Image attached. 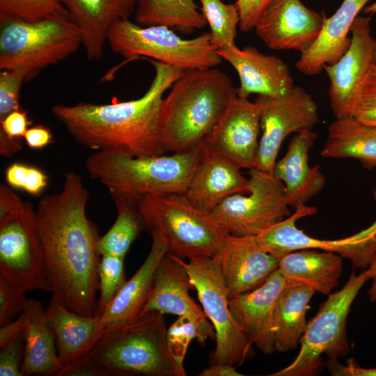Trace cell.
<instances>
[{
	"label": "cell",
	"mask_w": 376,
	"mask_h": 376,
	"mask_svg": "<svg viewBox=\"0 0 376 376\" xmlns=\"http://www.w3.org/2000/svg\"><path fill=\"white\" fill-rule=\"evenodd\" d=\"M89 194L77 173H65L59 192L36 209L52 299L77 313L95 315L100 253L98 228L86 215Z\"/></svg>",
	"instance_id": "cell-1"
},
{
	"label": "cell",
	"mask_w": 376,
	"mask_h": 376,
	"mask_svg": "<svg viewBox=\"0 0 376 376\" xmlns=\"http://www.w3.org/2000/svg\"><path fill=\"white\" fill-rule=\"evenodd\" d=\"M155 75L141 97L109 104H58L52 111L80 144L97 151L117 150L134 156L165 154L158 132L163 95L185 70L148 58Z\"/></svg>",
	"instance_id": "cell-2"
},
{
	"label": "cell",
	"mask_w": 376,
	"mask_h": 376,
	"mask_svg": "<svg viewBox=\"0 0 376 376\" xmlns=\"http://www.w3.org/2000/svg\"><path fill=\"white\" fill-rule=\"evenodd\" d=\"M164 314L151 311L104 330L91 350L58 376H185L168 348Z\"/></svg>",
	"instance_id": "cell-3"
},
{
	"label": "cell",
	"mask_w": 376,
	"mask_h": 376,
	"mask_svg": "<svg viewBox=\"0 0 376 376\" xmlns=\"http://www.w3.org/2000/svg\"><path fill=\"white\" fill-rule=\"evenodd\" d=\"M236 96L231 79L219 69L185 70L159 109L158 132L165 151L202 144Z\"/></svg>",
	"instance_id": "cell-4"
},
{
	"label": "cell",
	"mask_w": 376,
	"mask_h": 376,
	"mask_svg": "<svg viewBox=\"0 0 376 376\" xmlns=\"http://www.w3.org/2000/svg\"><path fill=\"white\" fill-rule=\"evenodd\" d=\"M205 151L204 142L184 151L134 156L111 150L89 156L85 167L100 181L113 201L137 202L147 194H185Z\"/></svg>",
	"instance_id": "cell-5"
},
{
	"label": "cell",
	"mask_w": 376,
	"mask_h": 376,
	"mask_svg": "<svg viewBox=\"0 0 376 376\" xmlns=\"http://www.w3.org/2000/svg\"><path fill=\"white\" fill-rule=\"evenodd\" d=\"M82 42L69 14L36 22L0 16V70L24 69L29 81L75 53Z\"/></svg>",
	"instance_id": "cell-6"
},
{
	"label": "cell",
	"mask_w": 376,
	"mask_h": 376,
	"mask_svg": "<svg viewBox=\"0 0 376 376\" xmlns=\"http://www.w3.org/2000/svg\"><path fill=\"white\" fill-rule=\"evenodd\" d=\"M137 205L146 228L159 233L169 252L182 259L216 256L229 235L210 213L196 208L184 194H147Z\"/></svg>",
	"instance_id": "cell-7"
},
{
	"label": "cell",
	"mask_w": 376,
	"mask_h": 376,
	"mask_svg": "<svg viewBox=\"0 0 376 376\" xmlns=\"http://www.w3.org/2000/svg\"><path fill=\"white\" fill-rule=\"evenodd\" d=\"M376 272V263L356 275L352 272L343 287L328 295L306 324L300 338L301 349L287 367L271 376H313L323 365L321 355L329 359L346 356L350 351L346 322L352 304L364 283Z\"/></svg>",
	"instance_id": "cell-8"
},
{
	"label": "cell",
	"mask_w": 376,
	"mask_h": 376,
	"mask_svg": "<svg viewBox=\"0 0 376 376\" xmlns=\"http://www.w3.org/2000/svg\"><path fill=\"white\" fill-rule=\"evenodd\" d=\"M107 43L114 53L130 61L146 56L183 70L213 68L223 60L210 33L183 39L166 26H141L129 19L111 29Z\"/></svg>",
	"instance_id": "cell-9"
},
{
	"label": "cell",
	"mask_w": 376,
	"mask_h": 376,
	"mask_svg": "<svg viewBox=\"0 0 376 376\" xmlns=\"http://www.w3.org/2000/svg\"><path fill=\"white\" fill-rule=\"evenodd\" d=\"M176 257L185 268L214 328L216 347L210 355V365L240 366L251 359L255 354L253 343L231 315L229 297L217 258L200 256L186 263Z\"/></svg>",
	"instance_id": "cell-10"
},
{
	"label": "cell",
	"mask_w": 376,
	"mask_h": 376,
	"mask_svg": "<svg viewBox=\"0 0 376 376\" xmlns=\"http://www.w3.org/2000/svg\"><path fill=\"white\" fill-rule=\"evenodd\" d=\"M0 278L26 292H51L36 210L18 201L0 215Z\"/></svg>",
	"instance_id": "cell-11"
},
{
	"label": "cell",
	"mask_w": 376,
	"mask_h": 376,
	"mask_svg": "<svg viewBox=\"0 0 376 376\" xmlns=\"http://www.w3.org/2000/svg\"><path fill=\"white\" fill-rule=\"evenodd\" d=\"M249 176L247 194L226 198L210 212L233 235L256 237L292 214L284 185L272 173L253 168Z\"/></svg>",
	"instance_id": "cell-12"
},
{
	"label": "cell",
	"mask_w": 376,
	"mask_h": 376,
	"mask_svg": "<svg viewBox=\"0 0 376 376\" xmlns=\"http://www.w3.org/2000/svg\"><path fill=\"white\" fill-rule=\"evenodd\" d=\"M317 212L314 206L297 207L295 213L256 236L258 242L278 259L296 250L315 249L336 253L349 260L356 268L368 269L376 258V220L347 237L321 240L308 235L296 226L297 220Z\"/></svg>",
	"instance_id": "cell-13"
},
{
	"label": "cell",
	"mask_w": 376,
	"mask_h": 376,
	"mask_svg": "<svg viewBox=\"0 0 376 376\" xmlns=\"http://www.w3.org/2000/svg\"><path fill=\"white\" fill-rule=\"evenodd\" d=\"M261 136L255 168L272 173L283 140L291 133L313 130L319 123L318 108L313 97L295 86L279 96L258 95Z\"/></svg>",
	"instance_id": "cell-14"
},
{
	"label": "cell",
	"mask_w": 376,
	"mask_h": 376,
	"mask_svg": "<svg viewBox=\"0 0 376 376\" xmlns=\"http://www.w3.org/2000/svg\"><path fill=\"white\" fill-rule=\"evenodd\" d=\"M370 16H358L350 29V45L334 64H326L330 86L329 97L336 118L352 116L361 86L374 61L375 40L370 33Z\"/></svg>",
	"instance_id": "cell-15"
},
{
	"label": "cell",
	"mask_w": 376,
	"mask_h": 376,
	"mask_svg": "<svg viewBox=\"0 0 376 376\" xmlns=\"http://www.w3.org/2000/svg\"><path fill=\"white\" fill-rule=\"evenodd\" d=\"M325 17L300 0H272L254 29L268 48L302 54L318 38Z\"/></svg>",
	"instance_id": "cell-16"
},
{
	"label": "cell",
	"mask_w": 376,
	"mask_h": 376,
	"mask_svg": "<svg viewBox=\"0 0 376 376\" xmlns=\"http://www.w3.org/2000/svg\"><path fill=\"white\" fill-rule=\"evenodd\" d=\"M260 132L259 105L236 96L204 143L241 169L250 170L256 166Z\"/></svg>",
	"instance_id": "cell-17"
},
{
	"label": "cell",
	"mask_w": 376,
	"mask_h": 376,
	"mask_svg": "<svg viewBox=\"0 0 376 376\" xmlns=\"http://www.w3.org/2000/svg\"><path fill=\"white\" fill-rule=\"evenodd\" d=\"M214 258L229 298L257 288L279 268V259L265 251L256 236L229 234Z\"/></svg>",
	"instance_id": "cell-18"
},
{
	"label": "cell",
	"mask_w": 376,
	"mask_h": 376,
	"mask_svg": "<svg viewBox=\"0 0 376 376\" xmlns=\"http://www.w3.org/2000/svg\"><path fill=\"white\" fill-rule=\"evenodd\" d=\"M287 284L278 268L257 288L229 298V308L234 320L253 345L265 354L275 352L274 308Z\"/></svg>",
	"instance_id": "cell-19"
},
{
	"label": "cell",
	"mask_w": 376,
	"mask_h": 376,
	"mask_svg": "<svg viewBox=\"0 0 376 376\" xmlns=\"http://www.w3.org/2000/svg\"><path fill=\"white\" fill-rule=\"evenodd\" d=\"M217 53L234 68L239 76V97L247 98L251 94L279 96L295 86L288 65L279 57L264 54L251 46L220 49Z\"/></svg>",
	"instance_id": "cell-20"
},
{
	"label": "cell",
	"mask_w": 376,
	"mask_h": 376,
	"mask_svg": "<svg viewBox=\"0 0 376 376\" xmlns=\"http://www.w3.org/2000/svg\"><path fill=\"white\" fill-rule=\"evenodd\" d=\"M139 0H60L79 29L88 61H99L111 29L129 19Z\"/></svg>",
	"instance_id": "cell-21"
},
{
	"label": "cell",
	"mask_w": 376,
	"mask_h": 376,
	"mask_svg": "<svg viewBox=\"0 0 376 376\" xmlns=\"http://www.w3.org/2000/svg\"><path fill=\"white\" fill-rule=\"evenodd\" d=\"M205 147L202 162L184 195L196 208L210 213L226 198L247 194L249 181L236 164Z\"/></svg>",
	"instance_id": "cell-22"
},
{
	"label": "cell",
	"mask_w": 376,
	"mask_h": 376,
	"mask_svg": "<svg viewBox=\"0 0 376 376\" xmlns=\"http://www.w3.org/2000/svg\"><path fill=\"white\" fill-rule=\"evenodd\" d=\"M317 137L313 130L296 133L273 169L274 175L284 185L288 206L295 209L306 205L325 185L320 166L311 167L308 164V152Z\"/></svg>",
	"instance_id": "cell-23"
},
{
	"label": "cell",
	"mask_w": 376,
	"mask_h": 376,
	"mask_svg": "<svg viewBox=\"0 0 376 376\" xmlns=\"http://www.w3.org/2000/svg\"><path fill=\"white\" fill-rule=\"evenodd\" d=\"M150 234L151 248L143 263L100 315L104 330L132 323L141 316L153 288L157 267L169 252L165 239L157 231Z\"/></svg>",
	"instance_id": "cell-24"
},
{
	"label": "cell",
	"mask_w": 376,
	"mask_h": 376,
	"mask_svg": "<svg viewBox=\"0 0 376 376\" xmlns=\"http://www.w3.org/2000/svg\"><path fill=\"white\" fill-rule=\"evenodd\" d=\"M370 1L343 0L334 15L325 17L318 38L296 62L297 70L305 76H314L324 65L336 63L350 45L348 35L355 19Z\"/></svg>",
	"instance_id": "cell-25"
},
{
	"label": "cell",
	"mask_w": 376,
	"mask_h": 376,
	"mask_svg": "<svg viewBox=\"0 0 376 376\" xmlns=\"http://www.w3.org/2000/svg\"><path fill=\"white\" fill-rule=\"evenodd\" d=\"M193 289L185 268L175 255L168 252L157 267L153 288L141 315L157 311L207 320L204 311L190 297L189 290Z\"/></svg>",
	"instance_id": "cell-26"
},
{
	"label": "cell",
	"mask_w": 376,
	"mask_h": 376,
	"mask_svg": "<svg viewBox=\"0 0 376 376\" xmlns=\"http://www.w3.org/2000/svg\"><path fill=\"white\" fill-rule=\"evenodd\" d=\"M45 313L63 368L86 355L104 331L100 315L77 313L52 298Z\"/></svg>",
	"instance_id": "cell-27"
},
{
	"label": "cell",
	"mask_w": 376,
	"mask_h": 376,
	"mask_svg": "<svg viewBox=\"0 0 376 376\" xmlns=\"http://www.w3.org/2000/svg\"><path fill=\"white\" fill-rule=\"evenodd\" d=\"M342 257L329 251L302 249L279 258V269L288 284L306 285L324 295L332 293L343 272Z\"/></svg>",
	"instance_id": "cell-28"
},
{
	"label": "cell",
	"mask_w": 376,
	"mask_h": 376,
	"mask_svg": "<svg viewBox=\"0 0 376 376\" xmlns=\"http://www.w3.org/2000/svg\"><path fill=\"white\" fill-rule=\"evenodd\" d=\"M24 313L23 375L58 376L63 367L58 359L55 336L47 322L45 309L39 300L29 299Z\"/></svg>",
	"instance_id": "cell-29"
},
{
	"label": "cell",
	"mask_w": 376,
	"mask_h": 376,
	"mask_svg": "<svg viewBox=\"0 0 376 376\" xmlns=\"http://www.w3.org/2000/svg\"><path fill=\"white\" fill-rule=\"evenodd\" d=\"M320 153L326 158H354L366 169L376 168V127L353 116L336 118L327 127Z\"/></svg>",
	"instance_id": "cell-30"
},
{
	"label": "cell",
	"mask_w": 376,
	"mask_h": 376,
	"mask_svg": "<svg viewBox=\"0 0 376 376\" xmlns=\"http://www.w3.org/2000/svg\"><path fill=\"white\" fill-rule=\"evenodd\" d=\"M315 292L301 285L287 284L281 292L274 313L275 351L285 352L299 344L307 322L309 301Z\"/></svg>",
	"instance_id": "cell-31"
},
{
	"label": "cell",
	"mask_w": 376,
	"mask_h": 376,
	"mask_svg": "<svg viewBox=\"0 0 376 376\" xmlns=\"http://www.w3.org/2000/svg\"><path fill=\"white\" fill-rule=\"evenodd\" d=\"M195 0H139L135 19L141 26L164 25L191 34L207 24Z\"/></svg>",
	"instance_id": "cell-32"
},
{
	"label": "cell",
	"mask_w": 376,
	"mask_h": 376,
	"mask_svg": "<svg viewBox=\"0 0 376 376\" xmlns=\"http://www.w3.org/2000/svg\"><path fill=\"white\" fill-rule=\"evenodd\" d=\"M117 217L107 233L100 237L97 249L100 256L112 255L125 258L130 246L146 228L137 203L116 201Z\"/></svg>",
	"instance_id": "cell-33"
},
{
	"label": "cell",
	"mask_w": 376,
	"mask_h": 376,
	"mask_svg": "<svg viewBox=\"0 0 376 376\" xmlns=\"http://www.w3.org/2000/svg\"><path fill=\"white\" fill-rule=\"evenodd\" d=\"M200 10L210 29L213 45L218 49L236 47L235 40L240 17L235 3L221 0H198Z\"/></svg>",
	"instance_id": "cell-34"
},
{
	"label": "cell",
	"mask_w": 376,
	"mask_h": 376,
	"mask_svg": "<svg viewBox=\"0 0 376 376\" xmlns=\"http://www.w3.org/2000/svg\"><path fill=\"white\" fill-rule=\"evenodd\" d=\"M215 339V331L212 323L189 316H178L167 329L168 348L177 365L184 369L183 361L190 342L196 338L205 346L208 338Z\"/></svg>",
	"instance_id": "cell-35"
},
{
	"label": "cell",
	"mask_w": 376,
	"mask_h": 376,
	"mask_svg": "<svg viewBox=\"0 0 376 376\" xmlns=\"http://www.w3.org/2000/svg\"><path fill=\"white\" fill-rule=\"evenodd\" d=\"M124 259L112 255L102 256L97 269L100 296L95 315L102 314L126 283Z\"/></svg>",
	"instance_id": "cell-36"
},
{
	"label": "cell",
	"mask_w": 376,
	"mask_h": 376,
	"mask_svg": "<svg viewBox=\"0 0 376 376\" xmlns=\"http://www.w3.org/2000/svg\"><path fill=\"white\" fill-rule=\"evenodd\" d=\"M69 14L60 0H0V16L27 22Z\"/></svg>",
	"instance_id": "cell-37"
},
{
	"label": "cell",
	"mask_w": 376,
	"mask_h": 376,
	"mask_svg": "<svg viewBox=\"0 0 376 376\" xmlns=\"http://www.w3.org/2000/svg\"><path fill=\"white\" fill-rule=\"evenodd\" d=\"M26 77V71L22 68L0 70V120L22 108L19 103L20 90Z\"/></svg>",
	"instance_id": "cell-38"
},
{
	"label": "cell",
	"mask_w": 376,
	"mask_h": 376,
	"mask_svg": "<svg viewBox=\"0 0 376 376\" xmlns=\"http://www.w3.org/2000/svg\"><path fill=\"white\" fill-rule=\"evenodd\" d=\"M352 116L376 127V63L368 72L358 93Z\"/></svg>",
	"instance_id": "cell-39"
},
{
	"label": "cell",
	"mask_w": 376,
	"mask_h": 376,
	"mask_svg": "<svg viewBox=\"0 0 376 376\" xmlns=\"http://www.w3.org/2000/svg\"><path fill=\"white\" fill-rule=\"evenodd\" d=\"M26 293L0 278V327L24 312L28 301Z\"/></svg>",
	"instance_id": "cell-40"
},
{
	"label": "cell",
	"mask_w": 376,
	"mask_h": 376,
	"mask_svg": "<svg viewBox=\"0 0 376 376\" xmlns=\"http://www.w3.org/2000/svg\"><path fill=\"white\" fill-rule=\"evenodd\" d=\"M24 348L23 336L12 343L0 348L1 376H23L22 366Z\"/></svg>",
	"instance_id": "cell-41"
},
{
	"label": "cell",
	"mask_w": 376,
	"mask_h": 376,
	"mask_svg": "<svg viewBox=\"0 0 376 376\" xmlns=\"http://www.w3.org/2000/svg\"><path fill=\"white\" fill-rule=\"evenodd\" d=\"M271 1L272 0H237L235 5L239 13L240 29L243 32L254 29Z\"/></svg>",
	"instance_id": "cell-42"
},
{
	"label": "cell",
	"mask_w": 376,
	"mask_h": 376,
	"mask_svg": "<svg viewBox=\"0 0 376 376\" xmlns=\"http://www.w3.org/2000/svg\"><path fill=\"white\" fill-rule=\"evenodd\" d=\"M31 122L23 108L15 110L0 120V137L12 140L24 139Z\"/></svg>",
	"instance_id": "cell-43"
},
{
	"label": "cell",
	"mask_w": 376,
	"mask_h": 376,
	"mask_svg": "<svg viewBox=\"0 0 376 376\" xmlns=\"http://www.w3.org/2000/svg\"><path fill=\"white\" fill-rule=\"evenodd\" d=\"M325 366L333 376H376V368H362L352 358L347 360L345 366L340 363L338 359H329Z\"/></svg>",
	"instance_id": "cell-44"
},
{
	"label": "cell",
	"mask_w": 376,
	"mask_h": 376,
	"mask_svg": "<svg viewBox=\"0 0 376 376\" xmlns=\"http://www.w3.org/2000/svg\"><path fill=\"white\" fill-rule=\"evenodd\" d=\"M26 327V315L23 312L13 322L0 327V348L3 347L23 336Z\"/></svg>",
	"instance_id": "cell-45"
},
{
	"label": "cell",
	"mask_w": 376,
	"mask_h": 376,
	"mask_svg": "<svg viewBox=\"0 0 376 376\" xmlns=\"http://www.w3.org/2000/svg\"><path fill=\"white\" fill-rule=\"evenodd\" d=\"M52 134L48 127L36 125L29 127L24 136L29 148L32 149L42 148L52 142Z\"/></svg>",
	"instance_id": "cell-46"
},
{
	"label": "cell",
	"mask_w": 376,
	"mask_h": 376,
	"mask_svg": "<svg viewBox=\"0 0 376 376\" xmlns=\"http://www.w3.org/2000/svg\"><path fill=\"white\" fill-rule=\"evenodd\" d=\"M47 184V175L39 169L29 166L23 190L38 196Z\"/></svg>",
	"instance_id": "cell-47"
},
{
	"label": "cell",
	"mask_w": 376,
	"mask_h": 376,
	"mask_svg": "<svg viewBox=\"0 0 376 376\" xmlns=\"http://www.w3.org/2000/svg\"><path fill=\"white\" fill-rule=\"evenodd\" d=\"M29 165L13 163L6 170V180L12 187L23 189L29 170Z\"/></svg>",
	"instance_id": "cell-48"
},
{
	"label": "cell",
	"mask_w": 376,
	"mask_h": 376,
	"mask_svg": "<svg viewBox=\"0 0 376 376\" xmlns=\"http://www.w3.org/2000/svg\"><path fill=\"white\" fill-rule=\"evenodd\" d=\"M199 376H242L235 370V367L229 364H213L204 370L198 375Z\"/></svg>",
	"instance_id": "cell-49"
},
{
	"label": "cell",
	"mask_w": 376,
	"mask_h": 376,
	"mask_svg": "<svg viewBox=\"0 0 376 376\" xmlns=\"http://www.w3.org/2000/svg\"><path fill=\"white\" fill-rule=\"evenodd\" d=\"M373 262L376 263V258ZM372 280H373V282H372L371 286L368 290L367 294L368 295L370 301L376 302V272L375 275L373 276V277L372 278Z\"/></svg>",
	"instance_id": "cell-50"
},
{
	"label": "cell",
	"mask_w": 376,
	"mask_h": 376,
	"mask_svg": "<svg viewBox=\"0 0 376 376\" xmlns=\"http://www.w3.org/2000/svg\"><path fill=\"white\" fill-rule=\"evenodd\" d=\"M364 13L370 15L376 13V1L366 6L364 8Z\"/></svg>",
	"instance_id": "cell-51"
},
{
	"label": "cell",
	"mask_w": 376,
	"mask_h": 376,
	"mask_svg": "<svg viewBox=\"0 0 376 376\" xmlns=\"http://www.w3.org/2000/svg\"><path fill=\"white\" fill-rule=\"evenodd\" d=\"M374 61L376 63V41H375V47H374Z\"/></svg>",
	"instance_id": "cell-52"
},
{
	"label": "cell",
	"mask_w": 376,
	"mask_h": 376,
	"mask_svg": "<svg viewBox=\"0 0 376 376\" xmlns=\"http://www.w3.org/2000/svg\"><path fill=\"white\" fill-rule=\"evenodd\" d=\"M373 195L374 198L376 200V185L373 191Z\"/></svg>",
	"instance_id": "cell-53"
}]
</instances>
